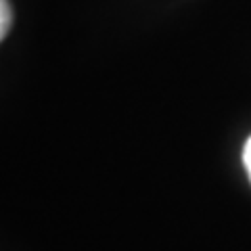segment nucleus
Instances as JSON below:
<instances>
[{
	"mask_svg": "<svg viewBox=\"0 0 251 251\" xmlns=\"http://www.w3.org/2000/svg\"><path fill=\"white\" fill-rule=\"evenodd\" d=\"M11 23H13V11H11L9 0H0V42L9 34Z\"/></svg>",
	"mask_w": 251,
	"mask_h": 251,
	"instance_id": "obj_1",
	"label": "nucleus"
},
{
	"mask_svg": "<svg viewBox=\"0 0 251 251\" xmlns=\"http://www.w3.org/2000/svg\"><path fill=\"white\" fill-rule=\"evenodd\" d=\"M243 163H245L247 174H249V178H251V136H249V140H247L245 149H243Z\"/></svg>",
	"mask_w": 251,
	"mask_h": 251,
	"instance_id": "obj_2",
	"label": "nucleus"
}]
</instances>
